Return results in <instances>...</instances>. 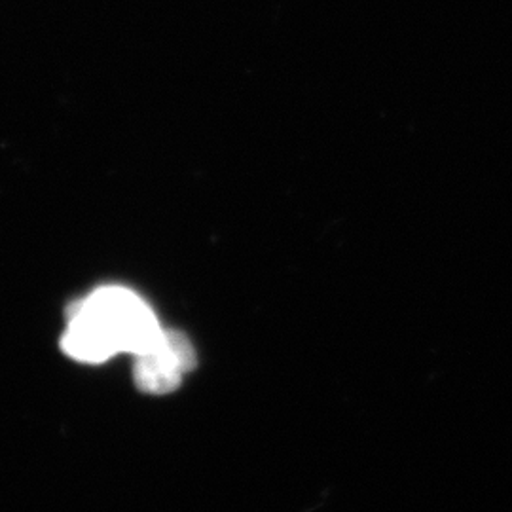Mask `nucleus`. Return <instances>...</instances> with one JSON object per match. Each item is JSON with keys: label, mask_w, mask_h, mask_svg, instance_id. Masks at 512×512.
<instances>
[{"label": "nucleus", "mask_w": 512, "mask_h": 512, "mask_svg": "<svg viewBox=\"0 0 512 512\" xmlns=\"http://www.w3.org/2000/svg\"><path fill=\"white\" fill-rule=\"evenodd\" d=\"M80 304L105 330L118 353L141 355L158 346L164 336L145 300L124 287H101Z\"/></svg>", "instance_id": "f257e3e1"}, {"label": "nucleus", "mask_w": 512, "mask_h": 512, "mask_svg": "<svg viewBox=\"0 0 512 512\" xmlns=\"http://www.w3.org/2000/svg\"><path fill=\"white\" fill-rule=\"evenodd\" d=\"M196 366V353L183 334L165 330L158 346L135 355L133 380L148 395H167L175 391L183 374Z\"/></svg>", "instance_id": "f03ea898"}, {"label": "nucleus", "mask_w": 512, "mask_h": 512, "mask_svg": "<svg viewBox=\"0 0 512 512\" xmlns=\"http://www.w3.org/2000/svg\"><path fill=\"white\" fill-rule=\"evenodd\" d=\"M61 348L71 359L92 365L105 363L118 353L105 330L97 325V321L82 308L80 302L73 304L69 310V321L61 338Z\"/></svg>", "instance_id": "7ed1b4c3"}]
</instances>
